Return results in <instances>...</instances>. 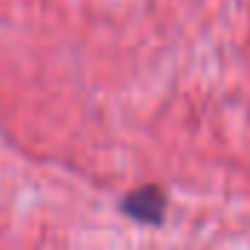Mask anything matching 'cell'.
<instances>
[{"mask_svg":"<svg viewBox=\"0 0 250 250\" xmlns=\"http://www.w3.org/2000/svg\"><path fill=\"white\" fill-rule=\"evenodd\" d=\"M123 212H128L131 218L137 221H146V224H157L166 212V198L157 187H143L134 189L128 198L123 201Z\"/></svg>","mask_w":250,"mask_h":250,"instance_id":"cell-1","label":"cell"}]
</instances>
